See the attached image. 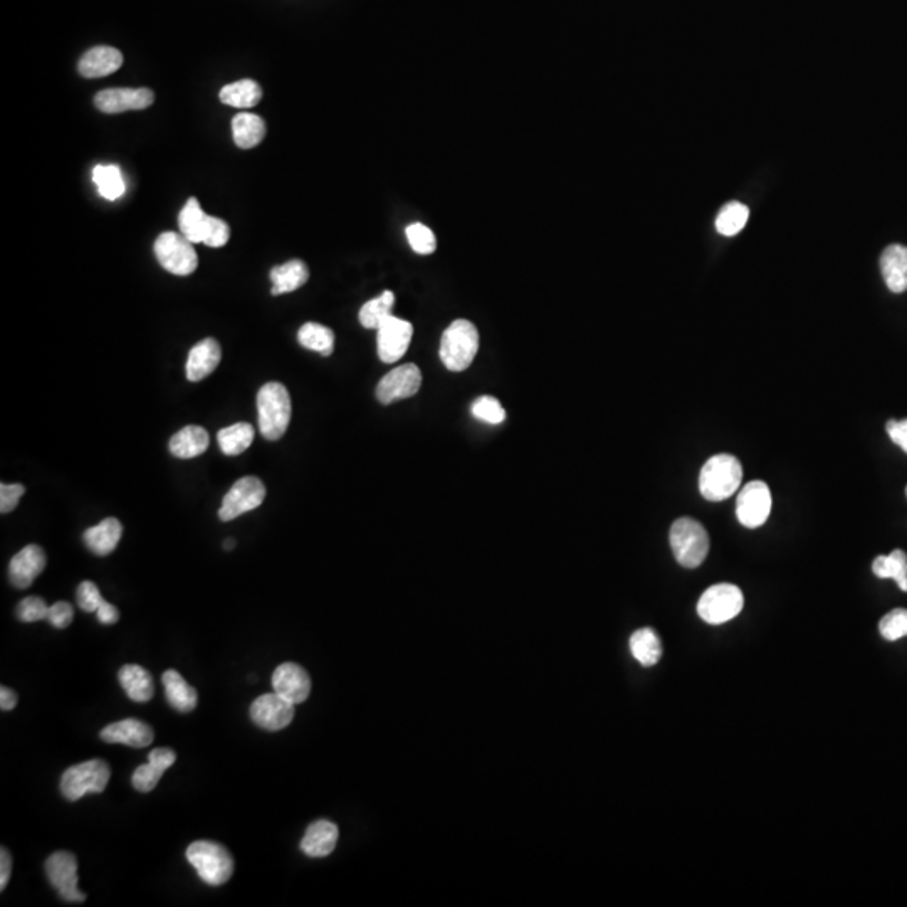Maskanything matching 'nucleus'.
Returning <instances> with one entry per match:
<instances>
[{"label": "nucleus", "mask_w": 907, "mask_h": 907, "mask_svg": "<svg viewBox=\"0 0 907 907\" xmlns=\"http://www.w3.org/2000/svg\"><path fill=\"white\" fill-rule=\"evenodd\" d=\"M291 397L283 383L269 382L257 394L259 430L264 439L279 441L291 422Z\"/></svg>", "instance_id": "1"}, {"label": "nucleus", "mask_w": 907, "mask_h": 907, "mask_svg": "<svg viewBox=\"0 0 907 907\" xmlns=\"http://www.w3.org/2000/svg\"><path fill=\"white\" fill-rule=\"evenodd\" d=\"M872 572L879 578H891L902 592H907V555L902 550H894L891 555L877 556L872 563Z\"/></svg>", "instance_id": "35"}, {"label": "nucleus", "mask_w": 907, "mask_h": 907, "mask_svg": "<svg viewBox=\"0 0 907 907\" xmlns=\"http://www.w3.org/2000/svg\"><path fill=\"white\" fill-rule=\"evenodd\" d=\"M879 632L889 642H896L907 635V610L896 609L884 615L879 624Z\"/></svg>", "instance_id": "41"}, {"label": "nucleus", "mask_w": 907, "mask_h": 907, "mask_svg": "<svg viewBox=\"0 0 907 907\" xmlns=\"http://www.w3.org/2000/svg\"><path fill=\"white\" fill-rule=\"evenodd\" d=\"M630 651L642 666H656L662 657L661 639L652 629H639L630 637Z\"/></svg>", "instance_id": "32"}, {"label": "nucleus", "mask_w": 907, "mask_h": 907, "mask_svg": "<svg viewBox=\"0 0 907 907\" xmlns=\"http://www.w3.org/2000/svg\"><path fill=\"white\" fill-rule=\"evenodd\" d=\"M669 541L677 563L684 568L701 567L708 556V531L693 518H679L674 521Z\"/></svg>", "instance_id": "5"}, {"label": "nucleus", "mask_w": 907, "mask_h": 907, "mask_svg": "<svg viewBox=\"0 0 907 907\" xmlns=\"http://www.w3.org/2000/svg\"><path fill=\"white\" fill-rule=\"evenodd\" d=\"M338 842V827L328 820H318L306 830L305 837L301 840V850L308 857H326L335 850Z\"/></svg>", "instance_id": "23"}, {"label": "nucleus", "mask_w": 907, "mask_h": 907, "mask_svg": "<svg viewBox=\"0 0 907 907\" xmlns=\"http://www.w3.org/2000/svg\"><path fill=\"white\" fill-rule=\"evenodd\" d=\"M479 350V331L471 321L456 320L447 326L441 340V360L451 372L471 367Z\"/></svg>", "instance_id": "3"}, {"label": "nucleus", "mask_w": 907, "mask_h": 907, "mask_svg": "<svg viewBox=\"0 0 907 907\" xmlns=\"http://www.w3.org/2000/svg\"><path fill=\"white\" fill-rule=\"evenodd\" d=\"M471 412L476 419L483 420L486 424L498 425L506 419L503 405L499 404L498 399L489 397V395H484V397L474 400Z\"/></svg>", "instance_id": "40"}, {"label": "nucleus", "mask_w": 907, "mask_h": 907, "mask_svg": "<svg viewBox=\"0 0 907 907\" xmlns=\"http://www.w3.org/2000/svg\"><path fill=\"white\" fill-rule=\"evenodd\" d=\"M187 860L194 867L200 879L209 886H222L234 874V859L231 852L221 844L199 840L189 845Z\"/></svg>", "instance_id": "4"}, {"label": "nucleus", "mask_w": 907, "mask_h": 907, "mask_svg": "<svg viewBox=\"0 0 907 907\" xmlns=\"http://www.w3.org/2000/svg\"><path fill=\"white\" fill-rule=\"evenodd\" d=\"M118 679L126 696L135 701V703H148L155 693V684L153 677L147 669L137 664H128L123 666L118 672Z\"/></svg>", "instance_id": "26"}, {"label": "nucleus", "mask_w": 907, "mask_h": 907, "mask_svg": "<svg viewBox=\"0 0 907 907\" xmlns=\"http://www.w3.org/2000/svg\"><path fill=\"white\" fill-rule=\"evenodd\" d=\"M422 385V373L414 363H407L388 372L378 382L377 399L380 404L390 405L399 400L414 397Z\"/></svg>", "instance_id": "12"}, {"label": "nucleus", "mask_w": 907, "mask_h": 907, "mask_svg": "<svg viewBox=\"0 0 907 907\" xmlns=\"http://www.w3.org/2000/svg\"><path fill=\"white\" fill-rule=\"evenodd\" d=\"M222 103L234 108H252L263 100V88L254 79H241L226 84L219 93Z\"/></svg>", "instance_id": "31"}, {"label": "nucleus", "mask_w": 907, "mask_h": 907, "mask_svg": "<svg viewBox=\"0 0 907 907\" xmlns=\"http://www.w3.org/2000/svg\"><path fill=\"white\" fill-rule=\"evenodd\" d=\"M123 66V54L111 46H96L79 59L78 71L83 78H103Z\"/></svg>", "instance_id": "21"}, {"label": "nucleus", "mask_w": 907, "mask_h": 907, "mask_svg": "<svg viewBox=\"0 0 907 907\" xmlns=\"http://www.w3.org/2000/svg\"><path fill=\"white\" fill-rule=\"evenodd\" d=\"M155 256L168 273L175 276H189L199 266V256L192 242L177 232H163L155 241Z\"/></svg>", "instance_id": "7"}, {"label": "nucleus", "mask_w": 907, "mask_h": 907, "mask_svg": "<svg viewBox=\"0 0 907 907\" xmlns=\"http://www.w3.org/2000/svg\"><path fill=\"white\" fill-rule=\"evenodd\" d=\"M298 341L306 350L330 357L335 347V333L320 323H306L299 328Z\"/></svg>", "instance_id": "34"}, {"label": "nucleus", "mask_w": 907, "mask_h": 907, "mask_svg": "<svg viewBox=\"0 0 907 907\" xmlns=\"http://www.w3.org/2000/svg\"><path fill=\"white\" fill-rule=\"evenodd\" d=\"M264 499H266V486L261 479L254 478V476L241 478L232 484V488L222 501L219 518L222 521L236 520L242 514L259 508L264 503Z\"/></svg>", "instance_id": "9"}, {"label": "nucleus", "mask_w": 907, "mask_h": 907, "mask_svg": "<svg viewBox=\"0 0 907 907\" xmlns=\"http://www.w3.org/2000/svg\"><path fill=\"white\" fill-rule=\"evenodd\" d=\"M377 333L378 357L383 363L399 362L409 350L410 341L414 336V326L409 321L390 316Z\"/></svg>", "instance_id": "13"}, {"label": "nucleus", "mask_w": 907, "mask_h": 907, "mask_svg": "<svg viewBox=\"0 0 907 907\" xmlns=\"http://www.w3.org/2000/svg\"><path fill=\"white\" fill-rule=\"evenodd\" d=\"M274 693L293 704L305 703L310 698L311 679L303 667L294 662H284L273 674Z\"/></svg>", "instance_id": "16"}, {"label": "nucleus", "mask_w": 907, "mask_h": 907, "mask_svg": "<svg viewBox=\"0 0 907 907\" xmlns=\"http://www.w3.org/2000/svg\"><path fill=\"white\" fill-rule=\"evenodd\" d=\"M294 706L288 699L278 693L264 694L252 703L251 719L261 729L279 731L291 724L294 718Z\"/></svg>", "instance_id": "14"}, {"label": "nucleus", "mask_w": 907, "mask_h": 907, "mask_svg": "<svg viewBox=\"0 0 907 907\" xmlns=\"http://www.w3.org/2000/svg\"><path fill=\"white\" fill-rule=\"evenodd\" d=\"M882 278L892 293H904L907 289V247L892 244L881 256Z\"/></svg>", "instance_id": "22"}, {"label": "nucleus", "mask_w": 907, "mask_h": 907, "mask_svg": "<svg viewBox=\"0 0 907 907\" xmlns=\"http://www.w3.org/2000/svg\"><path fill=\"white\" fill-rule=\"evenodd\" d=\"M395 296L392 291H383L378 298L368 301L360 310V323L367 330H378L392 316Z\"/></svg>", "instance_id": "36"}, {"label": "nucleus", "mask_w": 907, "mask_h": 907, "mask_svg": "<svg viewBox=\"0 0 907 907\" xmlns=\"http://www.w3.org/2000/svg\"><path fill=\"white\" fill-rule=\"evenodd\" d=\"M750 217V210L741 202H729L724 205L716 219V231L721 236H736L738 232L743 231Z\"/></svg>", "instance_id": "38"}, {"label": "nucleus", "mask_w": 907, "mask_h": 907, "mask_svg": "<svg viewBox=\"0 0 907 907\" xmlns=\"http://www.w3.org/2000/svg\"><path fill=\"white\" fill-rule=\"evenodd\" d=\"M93 182L106 200L120 199L125 194L126 185L120 167L116 165H96L93 170Z\"/></svg>", "instance_id": "37"}, {"label": "nucleus", "mask_w": 907, "mask_h": 907, "mask_svg": "<svg viewBox=\"0 0 907 907\" xmlns=\"http://www.w3.org/2000/svg\"><path fill=\"white\" fill-rule=\"evenodd\" d=\"M743 467L731 454H718L709 459L699 476V489L708 501H724L731 498L741 486Z\"/></svg>", "instance_id": "2"}, {"label": "nucleus", "mask_w": 907, "mask_h": 907, "mask_svg": "<svg viewBox=\"0 0 907 907\" xmlns=\"http://www.w3.org/2000/svg\"><path fill=\"white\" fill-rule=\"evenodd\" d=\"M308 278H310V271H308V266L303 261H299V259L288 261V263L271 269V273H269V279L273 283L271 293L274 296L293 293L301 286H305Z\"/></svg>", "instance_id": "28"}, {"label": "nucleus", "mask_w": 907, "mask_h": 907, "mask_svg": "<svg viewBox=\"0 0 907 907\" xmlns=\"http://www.w3.org/2000/svg\"><path fill=\"white\" fill-rule=\"evenodd\" d=\"M887 434L896 446L901 447L907 454V419L889 420L886 424Z\"/></svg>", "instance_id": "47"}, {"label": "nucleus", "mask_w": 907, "mask_h": 907, "mask_svg": "<svg viewBox=\"0 0 907 907\" xmlns=\"http://www.w3.org/2000/svg\"><path fill=\"white\" fill-rule=\"evenodd\" d=\"M405 234H407V241H409L410 247L414 249L417 254H422V256H427V254H432L436 251L437 241L434 232L430 231L429 227L424 226V224H410L407 229H405Z\"/></svg>", "instance_id": "39"}, {"label": "nucleus", "mask_w": 907, "mask_h": 907, "mask_svg": "<svg viewBox=\"0 0 907 907\" xmlns=\"http://www.w3.org/2000/svg\"><path fill=\"white\" fill-rule=\"evenodd\" d=\"M12 872V857L11 852L4 847L0 850V891L6 889L7 884H9V879H11Z\"/></svg>", "instance_id": "48"}, {"label": "nucleus", "mask_w": 907, "mask_h": 907, "mask_svg": "<svg viewBox=\"0 0 907 907\" xmlns=\"http://www.w3.org/2000/svg\"><path fill=\"white\" fill-rule=\"evenodd\" d=\"M26 488L22 484H2L0 486V511L7 514L17 508Z\"/></svg>", "instance_id": "45"}, {"label": "nucleus", "mask_w": 907, "mask_h": 907, "mask_svg": "<svg viewBox=\"0 0 907 907\" xmlns=\"http://www.w3.org/2000/svg\"><path fill=\"white\" fill-rule=\"evenodd\" d=\"M46 563H48V558L41 546H26L12 558L11 565H9V580L14 587L21 588V590L29 588L44 572Z\"/></svg>", "instance_id": "17"}, {"label": "nucleus", "mask_w": 907, "mask_h": 907, "mask_svg": "<svg viewBox=\"0 0 907 907\" xmlns=\"http://www.w3.org/2000/svg\"><path fill=\"white\" fill-rule=\"evenodd\" d=\"M254 436H256V430L251 424L239 422V424L229 425L226 429L219 430L217 441L226 456H239L252 446Z\"/></svg>", "instance_id": "33"}, {"label": "nucleus", "mask_w": 907, "mask_h": 907, "mask_svg": "<svg viewBox=\"0 0 907 907\" xmlns=\"http://www.w3.org/2000/svg\"><path fill=\"white\" fill-rule=\"evenodd\" d=\"M46 876L59 896L68 902L86 901V896L78 889V859L66 850L54 852L46 860Z\"/></svg>", "instance_id": "10"}, {"label": "nucleus", "mask_w": 907, "mask_h": 907, "mask_svg": "<svg viewBox=\"0 0 907 907\" xmlns=\"http://www.w3.org/2000/svg\"><path fill=\"white\" fill-rule=\"evenodd\" d=\"M74 619L73 605L68 602H56L49 607L48 620L49 624L54 625L56 629H66L71 625Z\"/></svg>", "instance_id": "46"}, {"label": "nucleus", "mask_w": 907, "mask_h": 907, "mask_svg": "<svg viewBox=\"0 0 907 907\" xmlns=\"http://www.w3.org/2000/svg\"><path fill=\"white\" fill-rule=\"evenodd\" d=\"M123 535V526L116 518H106L100 525L84 531V543L95 555H110L116 550Z\"/></svg>", "instance_id": "27"}, {"label": "nucleus", "mask_w": 907, "mask_h": 907, "mask_svg": "<svg viewBox=\"0 0 907 907\" xmlns=\"http://www.w3.org/2000/svg\"><path fill=\"white\" fill-rule=\"evenodd\" d=\"M100 736L105 743H120L132 748H147L155 740L153 729L147 723L133 718L108 724Z\"/></svg>", "instance_id": "18"}, {"label": "nucleus", "mask_w": 907, "mask_h": 907, "mask_svg": "<svg viewBox=\"0 0 907 907\" xmlns=\"http://www.w3.org/2000/svg\"><path fill=\"white\" fill-rule=\"evenodd\" d=\"M222 350L219 341L214 338H205L199 341L187 358V378L190 382H200L214 373L215 368L221 363Z\"/></svg>", "instance_id": "19"}, {"label": "nucleus", "mask_w": 907, "mask_h": 907, "mask_svg": "<svg viewBox=\"0 0 907 907\" xmlns=\"http://www.w3.org/2000/svg\"><path fill=\"white\" fill-rule=\"evenodd\" d=\"M175 760H177V755L174 750L157 748V750L150 751L147 765L138 766L133 773V788L140 793L152 792L160 782L163 773L174 765Z\"/></svg>", "instance_id": "20"}, {"label": "nucleus", "mask_w": 907, "mask_h": 907, "mask_svg": "<svg viewBox=\"0 0 907 907\" xmlns=\"http://www.w3.org/2000/svg\"><path fill=\"white\" fill-rule=\"evenodd\" d=\"M209 217L210 215L205 214L202 207H200L199 200L192 197V199L185 202L184 207L180 210V234H184L192 244H204Z\"/></svg>", "instance_id": "30"}, {"label": "nucleus", "mask_w": 907, "mask_h": 907, "mask_svg": "<svg viewBox=\"0 0 907 907\" xmlns=\"http://www.w3.org/2000/svg\"><path fill=\"white\" fill-rule=\"evenodd\" d=\"M234 546H236V541H234V540L226 541V550H232V548H234Z\"/></svg>", "instance_id": "51"}, {"label": "nucleus", "mask_w": 907, "mask_h": 907, "mask_svg": "<svg viewBox=\"0 0 907 907\" xmlns=\"http://www.w3.org/2000/svg\"><path fill=\"white\" fill-rule=\"evenodd\" d=\"M266 137V123L254 113H239L232 120V138L237 147L249 150L263 142Z\"/></svg>", "instance_id": "29"}, {"label": "nucleus", "mask_w": 907, "mask_h": 907, "mask_svg": "<svg viewBox=\"0 0 907 907\" xmlns=\"http://www.w3.org/2000/svg\"><path fill=\"white\" fill-rule=\"evenodd\" d=\"M49 607L41 597H26L17 605V619L26 624L48 620Z\"/></svg>", "instance_id": "42"}, {"label": "nucleus", "mask_w": 907, "mask_h": 907, "mask_svg": "<svg viewBox=\"0 0 907 907\" xmlns=\"http://www.w3.org/2000/svg\"><path fill=\"white\" fill-rule=\"evenodd\" d=\"M153 101L155 95L148 88H111L95 96L96 108L106 115L145 110L153 105Z\"/></svg>", "instance_id": "15"}, {"label": "nucleus", "mask_w": 907, "mask_h": 907, "mask_svg": "<svg viewBox=\"0 0 907 907\" xmlns=\"http://www.w3.org/2000/svg\"><path fill=\"white\" fill-rule=\"evenodd\" d=\"M162 682L163 686H165V696H167L168 704L175 711L192 713L197 708V703H199L197 691L190 686L189 682L185 681L180 672L174 671V669L163 672Z\"/></svg>", "instance_id": "24"}, {"label": "nucleus", "mask_w": 907, "mask_h": 907, "mask_svg": "<svg viewBox=\"0 0 907 907\" xmlns=\"http://www.w3.org/2000/svg\"><path fill=\"white\" fill-rule=\"evenodd\" d=\"M110 765L103 760H90L69 766L61 776V793L69 802H76L88 793L105 792L110 782Z\"/></svg>", "instance_id": "6"}, {"label": "nucleus", "mask_w": 907, "mask_h": 907, "mask_svg": "<svg viewBox=\"0 0 907 907\" xmlns=\"http://www.w3.org/2000/svg\"><path fill=\"white\" fill-rule=\"evenodd\" d=\"M906 496H907V488H906Z\"/></svg>", "instance_id": "52"}, {"label": "nucleus", "mask_w": 907, "mask_h": 907, "mask_svg": "<svg viewBox=\"0 0 907 907\" xmlns=\"http://www.w3.org/2000/svg\"><path fill=\"white\" fill-rule=\"evenodd\" d=\"M231 239V227L219 217L210 215L207 231H205L204 244L209 247H224Z\"/></svg>", "instance_id": "44"}, {"label": "nucleus", "mask_w": 907, "mask_h": 907, "mask_svg": "<svg viewBox=\"0 0 907 907\" xmlns=\"http://www.w3.org/2000/svg\"><path fill=\"white\" fill-rule=\"evenodd\" d=\"M745 605L740 588L731 583H719L709 587L699 598L698 614L704 622L721 625L733 620Z\"/></svg>", "instance_id": "8"}, {"label": "nucleus", "mask_w": 907, "mask_h": 907, "mask_svg": "<svg viewBox=\"0 0 907 907\" xmlns=\"http://www.w3.org/2000/svg\"><path fill=\"white\" fill-rule=\"evenodd\" d=\"M96 614H98V620H100L101 624L113 625L120 620V612H118V609H116L115 605L106 602V600L101 603L100 609H98Z\"/></svg>", "instance_id": "49"}, {"label": "nucleus", "mask_w": 907, "mask_h": 907, "mask_svg": "<svg viewBox=\"0 0 907 907\" xmlns=\"http://www.w3.org/2000/svg\"><path fill=\"white\" fill-rule=\"evenodd\" d=\"M76 600H78L79 609L88 614L98 612L101 603L105 602V598L101 597L100 588L96 587L93 582L79 583Z\"/></svg>", "instance_id": "43"}, {"label": "nucleus", "mask_w": 907, "mask_h": 907, "mask_svg": "<svg viewBox=\"0 0 907 907\" xmlns=\"http://www.w3.org/2000/svg\"><path fill=\"white\" fill-rule=\"evenodd\" d=\"M17 694L9 689V687L2 686L0 689V708L2 711H12V709L17 706Z\"/></svg>", "instance_id": "50"}, {"label": "nucleus", "mask_w": 907, "mask_h": 907, "mask_svg": "<svg viewBox=\"0 0 907 907\" xmlns=\"http://www.w3.org/2000/svg\"><path fill=\"white\" fill-rule=\"evenodd\" d=\"M209 432L200 425H187L170 439V452L180 459H194L209 449Z\"/></svg>", "instance_id": "25"}, {"label": "nucleus", "mask_w": 907, "mask_h": 907, "mask_svg": "<svg viewBox=\"0 0 907 907\" xmlns=\"http://www.w3.org/2000/svg\"><path fill=\"white\" fill-rule=\"evenodd\" d=\"M771 513L770 488L763 481H751L741 489L736 501V516L746 528L765 525Z\"/></svg>", "instance_id": "11"}]
</instances>
